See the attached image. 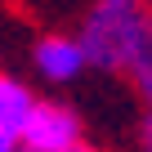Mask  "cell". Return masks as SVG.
I'll return each instance as SVG.
<instances>
[{"instance_id":"6","label":"cell","mask_w":152,"mask_h":152,"mask_svg":"<svg viewBox=\"0 0 152 152\" xmlns=\"http://www.w3.org/2000/svg\"><path fill=\"white\" fill-rule=\"evenodd\" d=\"M63 152H94V148H85V143H72V148H63Z\"/></svg>"},{"instance_id":"2","label":"cell","mask_w":152,"mask_h":152,"mask_svg":"<svg viewBox=\"0 0 152 152\" xmlns=\"http://www.w3.org/2000/svg\"><path fill=\"white\" fill-rule=\"evenodd\" d=\"M72 143H81V121L63 103H31L23 130H18V148L23 152H63Z\"/></svg>"},{"instance_id":"3","label":"cell","mask_w":152,"mask_h":152,"mask_svg":"<svg viewBox=\"0 0 152 152\" xmlns=\"http://www.w3.org/2000/svg\"><path fill=\"white\" fill-rule=\"evenodd\" d=\"M36 72L45 81H76V76L85 72V54H81V40L72 36H45L36 45Z\"/></svg>"},{"instance_id":"1","label":"cell","mask_w":152,"mask_h":152,"mask_svg":"<svg viewBox=\"0 0 152 152\" xmlns=\"http://www.w3.org/2000/svg\"><path fill=\"white\" fill-rule=\"evenodd\" d=\"M81 40L85 63L94 67H112V72H130L134 81L148 90V14L143 0H99L85 18V31L76 36Z\"/></svg>"},{"instance_id":"4","label":"cell","mask_w":152,"mask_h":152,"mask_svg":"<svg viewBox=\"0 0 152 152\" xmlns=\"http://www.w3.org/2000/svg\"><path fill=\"white\" fill-rule=\"evenodd\" d=\"M31 103H36V99H31V90H27L23 81L0 76V130H5V134H18V130H23Z\"/></svg>"},{"instance_id":"5","label":"cell","mask_w":152,"mask_h":152,"mask_svg":"<svg viewBox=\"0 0 152 152\" xmlns=\"http://www.w3.org/2000/svg\"><path fill=\"white\" fill-rule=\"evenodd\" d=\"M0 152H18V134H5V130H0Z\"/></svg>"}]
</instances>
